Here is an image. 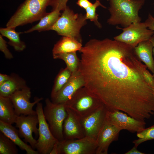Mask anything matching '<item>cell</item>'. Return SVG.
Wrapping results in <instances>:
<instances>
[{
    "label": "cell",
    "mask_w": 154,
    "mask_h": 154,
    "mask_svg": "<svg viewBox=\"0 0 154 154\" xmlns=\"http://www.w3.org/2000/svg\"><path fill=\"white\" fill-rule=\"evenodd\" d=\"M134 48L114 39H91L79 51L78 70L84 87L108 110L145 120L154 115L153 88L143 76L147 67Z\"/></svg>",
    "instance_id": "1"
},
{
    "label": "cell",
    "mask_w": 154,
    "mask_h": 154,
    "mask_svg": "<svg viewBox=\"0 0 154 154\" xmlns=\"http://www.w3.org/2000/svg\"><path fill=\"white\" fill-rule=\"evenodd\" d=\"M108 8L110 16L107 21L109 25H120L123 28L141 21L139 10L145 0H109Z\"/></svg>",
    "instance_id": "2"
},
{
    "label": "cell",
    "mask_w": 154,
    "mask_h": 154,
    "mask_svg": "<svg viewBox=\"0 0 154 154\" xmlns=\"http://www.w3.org/2000/svg\"><path fill=\"white\" fill-rule=\"evenodd\" d=\"M52 0H25L19 7L6 25V27L15 28L40 20L47 13V7Z\"/></svg>",
    "instance_id": "3"
},
{
    "label": "cell",
    "mask_w": 154,
    "mask_h": 154,
    "mask_svg": "<svg viewBox=\"0 0 154 154\" xmlns=\"http://www.w3.org/2000/svg\"><path fill=\"white\" fill-rule=\"evenodd\" d=\"M63 11L49 30L54 31L59 35L73 38L82 43L80 31L87 24L85 14L75 13L68 6Z\"/></svg>",
    "instance_id": "4"
},
{
    "label": "cell",
    "mask_w": 154,
    "mask_h": 154,
    "mask_svg": "<svg viewBox=\"0 0 154 154\" xmlns=\"http://www.w3.org/2000/svg\"><path fill=\"white\" fill-rule=\"evenodd\" d=\"M65 104L80 119L90 115L104 105L84 87L78 89Z\"/></svg>",
    "instance_id": "5"
},
{
    "label": "cell",
    "mask_w": 154,
    "mask_h": 154,
    "mask_svg": "<svg viewBox=\"0 0 154 154\" xmlns=\"http://www.w3.org/2000/svg\"><path fill=\"white\" fill-rule=\"evenodd\" d=\"M43 113L50 129L54 136L59 141L64 139L63 126L67 116L65 104H56L48 98L45 100Z\"/></svg>",
    "instance_id": "6"
},
{
    "label": "cell",
    "mask_w": 154,
    "mask_h": 154,
    "mask_svg": "<svg viewBox=\"0 0 154 154\" xmlns=\"http://www.w3.org/2000/svg\"><path fill=\"white\" fill-rule=\"evenodd\" d=\"M117 29L123 32L114 37V40L125 43L134 48L140 42L149 40L154 35V31L148 28L145 22L131 24L123 28L118 26Z\"/></svg>",
    "instance_id": "7"
},
{
    "label": "cell",
    "mask_w": 154,
    "mask_h": 154,
    "mask_svg": "<svg viewBox=\"0 0 154 154\" xmlns=\"http://www.w3.org/2000/svg\"><path fill=\"white\" fill-rule=\"evenodd\" d=\"M36 111L38 119V138L36 149L39 154H50L53 147L58 141L53 135L43 113L42 104H37Z\"/></svg>",
    "instance_id": "8"
},
{
    "label": "cell",
    "mask_w": 154,
    "mask_h": 154,
    "mask_svg": "<svg viewBox=\"0 0 154 154\" xmlns=\"http://www.w3.org/2000/svg\"><path fill=\"white\" fill-rule=\"evenodd\" d=\"M97 141L89 136L73 139H64L58 141L59 154H96Z\"/></svg>",
    "instance_id": "9"
},
{
    "label": "cell",
    "mask_w": 154,
    "mask_h": 154,
    "mask_svg": "<svg viewBox=\"0 0 154 154\" xmlns=\"http://www.w3.org/2000/svg\"><path fill=\"white\" fill-rule=\"evenodd\" d=\"M106 120L120 131L126 130L131 133H137L145 128V120L136 119L117 110H108Z\"/></svg>",
    "instance_id": "10"
},
{
    "label": "cell",
    "mask_w": 154,
    "mask_h": 154,
    "mask_svg": "<svg viewBox=\"0 0 154 154\" xmlns=\"http://www.w3.org/2000/svg\"><path fill=\"white\" fill-rule=\"evenodd\" d=\"M31 94L30 89L28 87L16 92L9 97L17 116L37 115L36 111L33 110V108L43 98H35L34 101L31 102Z\"/></svg>",
    "instance_id": "11"
},
{
    "label": "cell",
    "mask_w": 154,
    "mask_h": 154,
    "mask_svg": "<svg viewBox=\"0 0 154 154\" xmlns=\"http://www.w3.org/2000/svg\"><path fill=\"white\" fill-rule=\"evenodd\" d=\"M15 123L18 128L20 137L24 138V141L29 143L33 149H36L37 140L34 138L33 133H34L36 137L38 135V128L37 127L38 124L37 115L18 116Z\"/></svg>",
    "instance_id": "12"
},
{
    "label": "cell",
    "mask_w": 154,
    "mask_h": 154,
    "mask_svg": "<svg viewBox=\"0 0 154 154\" xmlns=\"http://www.w3.org/2000/svg\"><path fill=\"white\" fill-rule=\"evenodd\" d=\"M107 110L103 105L90 115L81 119L85 136L96 141L98 134L106 121Z\"/></svg>",
    "instance_id": "13"
},
{
    "label": "cell",
    "mask_w": 154,
    "mask_h": 154,
    "mask_svg": "<svg viewBox=\"0 0 154 154\" xmlns=\"http://www.w3.org/2000/svg\"><path fill=\"white\" fill-rule=\"evenodd\" d=\"M84 85L83 77L78 70L72 74L65 85L51 98V101L55 104H65L78 89L84 87Z\"/></svg>",
    "instance_id": "14"
},
{
    "label": "cell",
    "mask_w": 154,
    "mask_h": 154,
    "mask_svg": "<svg viewBox=\"0 0 154 154\" xmlns=\"http://www.w3.org/2000/svg\"><path fill=\"white\" fill-rule=\"evenodd\" d=\"M120 131L106 119L96 139L97 147L96 154H107L110 144L118 140Z\"/></svg>",
    "instance_id": "15"
},
{
    "label": "cell",
    "mask_w": 154,
    "mask_h": 154,
    "mask_svg": "<svg viewBox=\"0 0 154 154\" xmlns=\"http://www.w3.org/2000/svg\"><path fill=\"white\" fill-rule=\"evenodd\" d=\"M66 110L67 115L63 126L64 139H79L85 137L81 119L68 108L66 107Z\"/></svg>",
    "instance_id": "16"
},
{
    "label": "cell",
    "mask_w": 154,
    "mask_h": 154,
    "mask_svg": "<svg viewBox=\"0 0 154 154\" xmlns=\"http://www.w3.org/2000/svg\"><path fill=\"white\" fill-rule=\"evenodd\" d=\"M0 131L11 140L21 150L25 151L27 154H39L31 147L21 139L18 130L12 124L5 123L0 121Z\"/></svg>",
    "instance_id": "17"
},
{
    "label": "cell",
    "mask_w": 154,
    "mask_h": 154,
    "mask_svg": "<svg viewBox=\"0 0 154 154\" xmlns=\"http://www.w3.org/2000/svg\"><path fill=\"white\" fill-rule=\"evenodd\" d=\"M153 46L149 40L142 42L134 48L138 59L143 62L147 68L154 73V60L153 57Z\"/></svg>",
    "instance_id": "18"
},
{
    "label": "cell",
    "mask_w": 154,
    "mask_h": 154,
    "mask_svg": "<svg viewBox=\"0 0 154 154\" xmlns=\"http://www.w3.org/2000/svg\"><path fill=\"white\" fill-rule=\"evenodd\" d=\"M10 79L0 84V96L9 97L16 92L27 87L25 80L17 74L12 73Z\"/></svg>",
    "instance_id": "19"
},
{
    "label": "cell",
    "mask_w": 154,
    "mask_h": 154,
    "mask_svg": "<svg viewBox=\"0 0 154 154\" xmlns=\"http://www.w3.org/2000/svg\"><path fill=\"white\" fill-rule=\"evenodd\" d=\"M18 116L9 97L0 96V121L12 125Z\"/></svg>",
    "instance_id": "20"
},
{
    "label": "cell",
    "mask_w": 154,
    "mask_h": 154,
    "mask_svg": "<svg viewBox=\"0 0 154 154\" xmlns=\"http://www.w3.org/2000/svg\"><path fill=\"white\" fill-rule=\"evenodd\" d=\"M82 47V43L66 36L62 37L54 45L52 54L79 51Z\"/></svg>",
    "instance_id": "21"
},
{
    "label": "cell",
    "mask_w": 154,
    "mask_h": 154,
    "mask_svg": "<svg viewBox=\"0 0 154 154\" xmlns=\"http://www.w3.org/2000/svg\"><path fill=\"white\" fill-rule=\"evenodd\" d=\"M61 14L60 11L57 9L53 10L50 12L47 13L40 19L38 23L25 31L24 33H29L35 31L40 32L49 30Z\"/></svg>",
    "instance_id": "22"
},
{
    "label": "cell",
    "mask_w": 154,
    "mask_h": 154,
    "mask_svg": "<svg viewBox=\"0 0 154 154\" xmlns=\"http://www.w3.org/2000/svg\"><path fill=\"white\" fill-rule=\"evenodd\" d=\"M15 29L7 27L1 28L0 33L3 37L9 39L8 43L13 46L15 51L21 52L25 48L26 45L20 39V35L21 33L17 32Z\"/></svg>",
    "instance_id": "23"
},
{
    "label": "cell",
    "mask_w": 154,
    "mask_h": 154,
    "mask_svg": "<svg viewBox=\"0 0 154 154\" xmlns=\"http://www.w3.org/2000/svg\"><path fill=\"white\" fill-rule=\"evenodd\" d=\"M54 59H59L63 60L67 67L72 74L77 71L79 69L80 59L78 58L76 52L66 53L52 54Z\"/></svg>",
    "instance_id": "24"
},
{
    "label": "cell",
    "mask_w": 154,
    "mask_h": 154,
    "mask_svg": "<svg viewBox=\"0 0 154 154\" xmlns=\"http://www.w3.org/2000/svg\"><path fill=\"white\" fill-rule=\"evenodd\" d=\"M72 74V72L66 67L60 71L54 80L51 93V98L54 97L65 85Z\"/></svg>",
    "instance_id": "25"
},
{
    "label": "cell",
    "mask_w": 154,
    "mask_h": 154,
    "mask_svg": "<svg viewBox=\"0 0 154 154\" xmlns=\"http://www.w3.org/2000/svg\"><path fill=\"white\" fill-rule=\"evenodd\" d=\"M16 145L9 138L0 131V154H17Z\"/></svg>",
    "instance_id": "26"
},
{
    "label": "cell",
    "mask_w": 154,
    "mask_h": 154,
    "mask_svg": "<svg viewBox=\"0 0 154 154\" xmlns=\"http://www.w3.org/2000/svg\"><path fill=\"white\" fill-rule=\"evenodd\" d=\"M95 2L92 5L86 8L85 10L86 14V19H89L91 21L94 23V24L99 28H101L102 25L98 20V15L96 12V8L99 6H101L104 8L106 7L102 5L99 0H96Z\"/></svg>",
    "instance_id": "27"
},
{
    "label": "cell",
    "mask_w": 154,
    "mask_h": 154,
    "mask_svg": "<svg viewBox=\"0 0 154 154\" xmlns=\"http://www.w3.org/2000/svg\"><path fill=\"white\" fill-rule=\"evenodd\" d=\"M138 138L134 140L133 143L134 146L137 147L141 143L150 140L154 139V123L151 126L145 128L142 131L137 133Z\"/></svg>",
    "instance_id": "28"
},
{
    "label": "cell",
    "mask_w": 154,
    "mask_h": 154,
    "mask_svg": "<svg viewBox=\"0 0 154 154\" xmlns=\"http://www.w3.org/2000/svg\"><path fill=\"white\" fill-rule=\"evenodd\" d=\"M0 50L4 54L6 59H11L13 58L12 54L7 48V42L1 35H0Z\"/></svg>",
    "instance_id": "29"
},
{
    "label": "cell",
    "mask_w": 154,
    "mask_h": 154,
    "mask_svg": "<svg viewBox=\"0 0 154 154\" xmlns=\"http://www.w3.org/2000/svg\"><path fill=\"white\" fill-rule=\"evenodd\" d=\"M69 0H52L50 6L52 10L57 9L59 11H63L67 6V3Z\"/></svg>",
    "instance_id": "30"
},
{
    "label": "cell",
    "mask_w": 154,
    "mask_h": 154,
    "mask_svg": "<svg viewBox=\"0 0 154 154\" xmlns=\"http://www.w3.org/2000/svg\"><path fill=\"white\" fill-rule=\"evenodd\" d=\"M143 73L147 83L153 88L154 86V77L153 75H152L147 69L144 70Z\"/></svg>",
    "instance_id": "31"
},
{
    "label": "cell",
    "mask_w": 154,
    "mask_h": 154,
    "mask_svg": "<svg viewBox=\"0 0 154 154\" xmlns=\"http://www.w3.org/2000/svg\"><path fill=\"white\" fill-rule=\"evenodd\" d=\"M148 29L154 31V17L150 13L145 22Z\"/></svg>",
    "instance_id": "32"
},
{
    "label": "cell",
    "mask_w": 154,
    "mask_h": 154,
    "mask_svg": "<svg viewBox=\"0 0 154 154\" xmlns=\"http://www.w3.org/2000/svg\"><path fill=\"white\" fill-rule=\"evenodd\" d=\"M76 3L80 7L85 9L91 6L93 4L89 0H78Z\"/></svg>",
    "instance_id": "33"
},
{
    "label": "cell",
    "mask_w": 154,
    "mask_h": 154,
    "mask_svg": "<svg viewBox=\"0 0 154 154\" xmlns=\"http://www.w3.org/2000/svg\"><path fill=\"white\" fill-rule=\"evenodd\" d=\"M137 147L134 146L130 150L125 153V154H144L145 153L141 152L137 149Z\"/></svg>",
    "instance_id": "34"
},
{
    "label": "cell",
    "mask_w": 154,
    "mask_h": 154,
    "mask_svg": "<svg viewBox=\"0 0 154 154\" xmlns=\"http://www.w3.org/2000/svg\"><path fill=\"white\" fill-rule=\"evenodd\" d=\"M11 76L10 75H8L6 74H0V84L5 82L9 80Z\"/></svg>",
    "instance_id": "35"
},
{
    "label": "cell",
    "mask_w": 154,
    "mask_h": 154,
    "mask_svg": "<svg viewBox=\"0 0 154 154\" xmlns=\"http://www.w3.org/2000/svg\"><path fill=\"white\" fill-rule=\"evenodd\" d=\"M59 141H57L53 147L50 154H59L58 148V144Z\"/></svg>",
    "instance_id": "36"
},
{
    "label": "cell",
    "mask_w": 154,
    "mask_h": 154,
    "mask_svg": "<svg viewBox=\"0 0 154 154\" xmlns=\"http://www.w3.org/2000/svg\"><path fill=\"white\" fill-rule=\"evenodd\" d=\"M149 40L152 42L153 45V54L154 56V35L152 36V37ZM153 76L154 77V73L153 74Z\"/></svg>",
    "instance_id": "37"
},
{
    "label": "cell",
    "mask_w": 154,
    "mask_h": 154,
    "mask_svg": "<svg viewBox=\"0 0 154 154\" xmlns=\"http://www.w3.org/2000/svg\"><path fill=\"white\" fill-rule=\"evenodd\" d=\"M153 88V95H154V86Z\"/></svg>",
    "instance_id": "38"
},
{
    "label": "cell",
    "mask_w": 154,
    "mask_h": 154,
    "mask_svg": "<svg viewBox=\"0 0 154 154\" xmlns=\"http://www.w3.org/2000/svg\"><path fill=\"white\" fill-rule=\"evenodd\" d=\"M153 4H154V3H153Z\"/></svg>",
    "instance_id": "39"
}]
</instances>
